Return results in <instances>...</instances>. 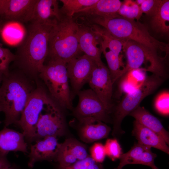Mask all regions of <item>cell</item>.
Segmentation results:
<instances>
[{
    "instance_id": "1",
    "label": "cell",
    "mask_w": 169,
    "mask_h": 169,
    "mask_svg": "<svg viewBox=\"0 0 169 169\" xmlns=\"http://www.w3.org/2000/svg\"><path fill=\"white\" fill-rule=\"evenodd\" d=\"M29 23L17 47L13 64L16 69L36 81L47 56L49 36L53 25Z\"/></svg>"
},
{
    "instance_id": "2",
    "label": "cell",
    "mask_w": 169,
    "mask_h": 169,
    "mask_svg": "<svg viewBox=\"0 0 169 169\" xmlns=\"http://www.w3.org/2000/svg\"><path fill=\"white\" fill-rule=\"evenodd\" d=\"M32 79L17 69L4 74L0 87V112L5 115L4 127L16 125L20 119L36 87Z\"/></svg>"
},
{
    "instance_id": "3",
    "label": "cell",
    "mask_w": 169,
    "mask_h": 169,
    "mask_svg": "<svg viewBox=\"0 0 169 169\" xmlns=\"http://www.w3.org/2000/svg\"><path fill=\"white\" fill-rule=\"evenodd\" d=\"M82 20L86 24H96L104 28L119 40L135 41L160 54L164 53L166 56L168 54V44L153 37L146 27L138 21L120 16L107 18L98 16L84 17Z\"/></svg>"
},
{
    "instance_id": "4",
    "label": "cell",
    "mask_w": 169,
    "mask_h": 169,
    "mask_svg": "<svg viewBox=\"0 0 169 169\" xmlns=\"http://www.w3.org/2000/svg\"><path fill=\"white\" fill-rule=\"evenodd\" d=\"M78 21L73 17H68L62 14L56 20L49 33L45 61L67 63L81 55L78 38Z\"/></svg>"
},
{
    "instance_id": "5",
    "label": "cell",
    "mask_w": 169,
    "mask_h": 169,
    "mask_svg": "<svg viewBox=\"0 0 169 169\" xmlns=\"http://www.w3.org/2000/svg\"><path fill=\"white\" fill-rule=\"evenodd\" d=\"M38 77L44 82L51 97L60 107L73 110V100L66 68V63L51 61L44 64Z\"/></svg>"
},
{
    "instance_id": "6",
    "label": "cell",
    "mask_w": 169,
    "mask_h": 169,
    "mask_svg": "<svg viewBox=\"0 0 169 169\" xmlns=\"http://www.w3.org/2000/svg\"><path fill=\"white\" fill-rule=\"evenodd\" d=\"M126 58L125 74L141 69L163 79L166 76L164 61L165 58L156 51L132 40H121Z\"/></svg>"
},
{
    "instance_id": "7",
    "label": "cell",
    "mask_w": 169,
    "mask_h": 169,
    "mask_svg": "<svg viewBox=\"0 0 169 169\" xmlns=\"http://www.w3.org/2000/svg\"><path fill=\"white\" fill-rule=\"evenodd\" d=\"M163 81V78L154 74L147 76L141 85L126 94L120 102L114 106L112 112L113 136H120L125 133L121 127L123 119L138 107L145 97L154 92Z\"/></svg>"
},
{
    "instance_id": "8",
    "label": "cell",
    "mask_w": 169,
    "mask_h": 169,
    "mask_svg": "<svg viewBox=\"0 0 169 169\" xmlns=\"http://www.w3.org/2000/svg\"><path fill=\"white\" fill-rule=\"evenodd\" d=\"M36 82V87L16 124L22 130L28 144L33 142L35 128L41 114L48 105L55 102L38 81Z\"/></svg>"
},
{
    "instance_id": "9",
    "label": "cell",
    "mask_w": 169,
    "mask_h": 169,
    "mask_svg": "<svg viewBox=\"0 0 169 169\" xmlns=\"http://www.w3.org/2000/svg\"><path fill=\"white\" fill-rule=\"evenodd\" d=\"M60 108L54 102L41 114L35 128L33 142L47 136L58 137L64 134L65 121Z\"/></svg>"
},
{
    "instance_id": "10",
    "label": "cell",
    "mask_w": 169,
    "mask_h": 169,
    "mask_svg": "<svg viewBox=\"0 0 169 169\" xmlns=\"http://www.w3.org/2000/svg\"><path fill=\"white\" fill-rule=\"evenodd\" d=\"M77 95L78 103L73 109L74 115L77 120L91 118L103 122H110L111 113L91 89L81 90Z\"/></svg>"
},
{
    "instance_id": "11",
    "label": "cell",
    "mask_w": 169,
    "mask_h": 169,
    "mask_svg": "<svg viewBox=\"0 0 169 169\" xmlns=\"http://www.w3.org/2000/svg\"><path fill=\"white\" fill-rule=\"evenodd\" d=\"M88 83L106 109L112 113L114 106L113 102L114 84L109 69L103 62L95 63Z\"/></svg>"
},
{
    "instance_id": "12",
    "label": "cell",
    "mask_w": 169,
    "mask_h": 169,
    "mask_svg": "<svg viewBox=\"0 0 169 169\" xmlns=\"http://www.w3.org/2000/svg\"><path fill=\"white\" fill-rule=\"evenodd\" d=\"M96 63L85 54L70 60L66 63L72 97L73 99L88 83Z\"/></svg>"
},
{
    "instance_id": "13",
    "label": "cell",
    "mask_w": 169,
    "mask_h": 169,
    "mask_svg": "<svg viewBox=\"0 0 169 169\" xmlns=\"http://www.w3.org/2000/svg\"><path fill=\"white\" fill-rule=\"evenodd\" d=\"M37 0H0V20L9 23L29 22Z\"/></svg>"
},
{
    "instance_id": "14",
    "label": "cell",
    "mask_w": 169,
    "mask_h": 169,
    "mask_svg": "<svg viewBox=\"0 0 169 169\" xmlns=\"http://www.w3.org/2000/svg\"><path fill=\"white\" fill-rule=\"evenodd\" d=\"M56 136H48L35 141L30 146L28 166L33 167L38 161L56 160L61 143Z\"/></svg>"
},
{
    "instance_id": "15",
    "label": "cell",
    "mask_w": 169,
    "mask_h": 169,
    "mask_svg": "<svg viewBox=\"0 0 169 169\" xmlns=\"http://www.w3.org/2000/svg\"><path fill=\"white\" fill-rule=\"evenodd\" d=\"M78 38L81 51L92 59L96 63L103 62L101 55L102 53L101 39L90 27L83 23H79Z\"/></svg>"
},
{
    "instance_id": "16",
    "label": "cell",
    "mask_w": 169,
    "mask_h": 169,
    "mask_svg": "<svg viewBox=\"0 0 169 169\" xmlns=\"http://www.w3.org/2000/svg\"><path fill=\"white\" fill-rule=\"evenodd\" d=\"M151 148L138 143H136L129 151L121 155L119 164L115 169H122L125 166L131 164H141L152 169H159L154 163L157 155L151 151Z\"/></svg>"
},
{
    "instance_id": "17",
    "label": "cell",
    "mask_w": 169,
    "mask_h": 169,
    "mask_svg": "<svg viewBox=\"0 0 169 169\" xmlns=\"http://www.w3.org/2000/svg\"><path fill=\"white\" fill-rule=\"evenodd\" d=\"M88 156L84 145L76 140L69 138L61 143L56 161L59 168L64 167L83 160Z\"/></svg>"
},
{
    "instance_id": "18",
    "label": "cell",
    "mask_w": 169,
    "mask_h": 169,
    "mask_svg": "<svg viewBox=\"0 0 169 169\" xmlns=\"http://www.w3.org/2000/svg\"><path fill=\"white\" fill-rule=\"evenodd\" d=\"M56 0H37L29 22L54 24L61 16Z\"/></svg>"
},
{
    "instance_id": "19",
    "label": "cell",
    "mask_w": 169,
    "mask_h": 169,
    "mask_svg": "<svg viewBox=\"0 0 169 169\" xmlns=\"http://www.w3.org/2000/svg\"><path fill=\"white\" fill-rule=\"evenodd\" d=\"M78 121L80 137L84 141L91 143L108 136L111 129L104 122L95 119L84 118Z\"/></svg>"
},
{
    "instance_id": "20",
    "label": "cell",
    "mask_w": 169,
    "mask_h": 169,
    "mask_svg": "<svg viewBox=\"0 0 169 169\" xmlns=\"http://www.w3.org/2000/svg\"><path fill=\"white\" fill-rule=\"evenodd\" d=\"M122 2L119 0H98L94 5L75 14L73 17H79L98 16L111 18L119 17L118 10Z\"/></svg>"
},
{
    "instance_id": "21",
    "label": "cell",
    "mask_w": 169,
    "mask_h": 169,
    "mask_svg": "<svg viewBox=\"0 0 169 169\" xmlns=\"http://www.w3.org/2000/svg\"><path fill=\"white\" fill-rule=\"evenodd\" d=\"M28 144L24 136L13 129L4 127L0 131V152L8 154L10 151L28 153Z\"/></svg>"
},
{
    "instance_id": "22",
    "label": "cell",
    "mask_w": 169,
    "mask_h": 169,
    "mask_svg": "<svg viewBox=\"0 0 169 169\" xmlns=\"http://www.w3.org/2000/svg\"><path fill=\"white\" fill-rule=\"evenodd\" d=\"M132 134L138 140V143L151 148H156L169 154V147L163 139L136 120L133 122Z\"/></svg>"
},
{
    "instance_id": "23",
    "label": "cell",
    "mask_w": 169,
    "mask_h": 169,
    "mask_svg": "<svg viewBox=\"0 0 169 169\" xmlns=\"http://www.w3.org/2000/svg\"><path fill=\"white\" fill-rule=\"evenodd\" d=\"M129 115L134 117L140 124L160 136L169 145L168 132L164 128L159 120L144 108L139 106Z\"/></svg>"
},
{
    "instance_id": "24",
    "label": "cell",
    "mask_w": 169,
    "mask_h": 169,
    "mask_svg": "<svg viewBox=\"0 0 169 169\" xmlns=\"http://www.w3.org/2000/svg\"><path fill=\"white\" fill-rule=\"evenodd\" d=\"M146 72L141 69H132L126 72L122 76L119 91L127 94L139 87L146 78Z\"/></svg>"
},
{
    "instance_id": "25",
    "label": "cell",
    "mask_w": 169,
    "mask_h": 169,
    "mask_svg": "<svg viewBox=\"0 0 169 169\" xmlns=\"http://www.w3.org/2000/svg\"><path fill=\"white\" fill-rule=\"evenodd\" d=\"M151 25L157 33L167 34L169 32V1L161 0L158 8L151 16Z\"/></svg>"
},
{
    "instance_id": "26",
    "label": "cell",
    "mask_w": 169,
    "mask_h": 169,
    "mask_svg": "<svg viewBox=\"0 0 169 169\" xmlns=\"http://www.w3.org/2000/svg\"><path fill=\"white\" fill-rule=\"evenodd\" d=\"M83 24L89 26L93 32L100 37L101 39V47L120 54L122 48L121 40L113 36L105 29L100 26L95 24Z\"/></svg>"
},
{
    "instance_id": "27",
    "label": "cell",
    "mask_w": 169,
    "mask_h": 169,
    "mask_svg": "<svg viewBox=\"0 0 169 169\" xmlns=\"http://www.w3.org/2000/svg\"><path fill=\"white\" fill-rule=\"evenodd\" d=\"M101 49L107 63L111 79L114 84L125 74V65L120 54L103 47H101Z\"/></svg>"
},
{
    "instance_id": "28",
    "label": "cell",
    "mask_w": 169,
    "mask_h": 169,
    "mask_svg": "<svg viewBox=\"0 0 169 169\" xmlns=\"http://www.w3.org/2000/svg\"><path fill=\"white\" fill-rule=\"evenodd\" d=\"M98 0H60L63 6L61 13L68 17H73L76 13L97 3Z\"/></svg>"
},
{
    "instance_id": "29",
    "label": "cell",
    "mask_w": 169,
    "mask_h": 169,
    "mask_svg": "<svg viewBox=\"0 0 169 169\" xmlns=\"http://www.w3.org/2000/svg\"><path fill=\"white\" fill-rule=\"evenodd\" d=\"M142 13L140 6L135 1L131 0H125L122 2L118 11V14L120 17L137 21Z\"/></svg>"
},
{
    "instance_id": "30",
    "label": "cell",
    "mask_w": 169,
    "mask_h": 169,
    "mask_svg": "<svg viewBox=\"0 0 169 169\" xmlns=\"http://www.w3.org/2000/svg\"><path fill=\"white\" fill-rule=\"evenodd\" d=\"M17 23H9L6 24L2 29L1 36L3 40L9 44L14 43V36L15 41H20L16 36L22 40L24 35L23 34L22 30L19 26Z\"/></svg>"
},
{
    "instance_id": "31",
    "label": "cell",
    "mask_w": 169,
    "mask_h": 169,
    "mask_svg": "<svg viewBox=\"0 0 169 169\" xmlns=\"http://www.w3.org/2000/svg\"><path fill=\"white\" fill-rule=\"evenodd\" d=\"M154 107L160 114L167 115L169 113V93L167 91L160 93L156 97L154 102Z\"/></svg>"
},
{
    "instance_id": "32",
    "label": "cell",
    "mask_w": 169,
    "mask_h": 169,
    "mask_svg": "<svg viewBox=\"0 0 169 169\" xmlns=\"http://www.w3.org/2000/svg\"><path fill=\"white\" fill-rule=\"evenodd\" d=\"M104 147L106 155L112 161L119 159L122 154L121 146L116 139H107Z\"/></svg>"
},
{
    "instance_id": "33",
    "label": "cell",
    "mask_w": 169,
    "mask_h": 169,
    "mask_svg": "<svg viewBox=\"0 0 169 169\" xmlns=\"http://www.w3.org/2000/svg\"><path fill=\"white\" fill-rule=\"evenodd\" d=\"M59 169H103L102 165L96 162L89 155L84 159L78 161L68 166Z\"/></svg>"
},
{
    "instance_id": "34",
    "label": "cell",
    "mask_w": 169,
    "mask_h": 169,
    "mask_svg": "<svg viewBox=\"0 0 169 169\" xmlns=\"http://www.w3.org/2000/svg\"><path fill=\"white\" fill-rule=\"evenodd\" d=\"M15 55L9 49L0 47V71L4 74L9 71V66L15 60Z\"/></svg>"
},
{
    "instance_id": "35",
    "label": "cell",
    "mask_w": 169,
    "mask_h": 169,
    "mask_svg": "<svg viewBox=\"0 0 169 169\" xmlns=\"http://www.w3.org/2000/svg\"><path fill=\"white\" fill-rule=\"evenodd\" d=\"M91 156L97 162L101 163L103 162L106 156L104 146L100 143H96L90 148Z\"/></svg>"
},
{
    "instance_id": "36",
    "label": "cell",
    "mask_w": 169,
    "mask_h": 169,
    "mask_svg": "<svg viewBox=\"0 0 169 169\" xmlns=\"http://www.w3.org/2000/svg\"><path fill=\"white\" fill-rule=\"evenodd\" d=\"M161 0H144L140 7L143 13L152 16L160 5Z\"/></svg>"
},
{
    "instance_id": "37",
    "label": "cell",
    "mask_w": 169,
    "mask_h": 169,
    "mask_svg": "<svg viewBox=\"0 0 169 169\" xmlns=\"http://www.w3.org/2000/svg\"><path fill=\"white\" fill-rule=\"evenodd\" d=\"M7 155L0 152V169H8L11 166L7 158Z\"/></svg>"
},
{
    "instance_id": "38",
    "label": "cell",
    "mask_w": 169,
    "mask_h": 169,
    "mask_svg": "<svg viewBox=\"0 0 169 169\" xmlns=\"http://www.w3.org/2000/svg\"><path fill=\"white\" fill-rule=\"evenodd\" d=\"M5 24L4 23H3L2 21L0 20V37L1 36V34L2 29L3 28V27H4V25ZM1 47V44L0 43V47Z\"/></svg>"
},
{
    "instance_id": "39",
    "label": "cell",
    "mask_w": 169,
    "mask_h": 169,
    "mask_svg": "<svg viewBox=\"0 0 169 169\" xmlns=\"http://www.w3.org/2000/svg\"><path fill=\"white\" fill-rule=\"evenodd\" d=\"M4 74L3 72L0 71V87L3 81Z\"/></svg>"
},
{
    "instance_id": "40",
    "label": "cell",
    "mask_w": 169,
    "mask_h": 169,
    "mask_svg": "<svg viewBox=\"0 0 169 169\" xmlns=\"http://www.w3.org/2000/svg\"><path fill=\"white\" fill-rule=\"evenodd\" d=\"M8 169H19L18 168L16 167L15 166H14V165L11 166L8 168Z\"/></svg>"
},
{
    "instance_id": "41",
    "label": "cell",
    "mask_w": 169,
    "mask_h": 169,
    "mask_svg": "<svg viewBox=\"0 0 169 169\" xmlns=\"http://www.w3.org/2000/svg\"><path fill=\"white\" fill-rule=\"evenodd\" d=\"M2 123V122L0 121V124Z\"/></svg>"
}]
</instances>
